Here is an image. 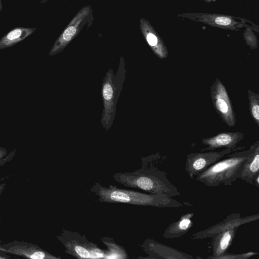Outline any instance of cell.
I'll return each mask as SVG.
<instances>
[{"label": "cell", "instance_id": "6", "mask_svg": "<svg viewBox=\"0 0 259 259\" xmlns=\"http://www.w3.org/2000/svg\"><path fill=\"white\" fill-rule=\"evenodd\" d=\"M235 151L226 148L221 151H209L189 153L187 155L185 170L191 179L204 171L226 155Z\"/></svg>", "mask_w": 259, "mask_h": 259}, {"label": "cell", "instance_id": "26", "mask_svg": "<svg viewBox=\"0 0 259 259\" xmlns=\"http://www.w3.org/2000/svg\"><path fill=\"white\" fill-rule=\"evenodd\" d=\"M203 1H204L206 2H210L212 1H214V0H203Z\"/></svg>", "mask_w": 259, "mask_h": 259}, {"label": "cell", "instance_id": "2", "mask_svg": "<svg viewBox=\"0 0 259 259\" xmlns=\"http://www.w3.org/2000/svg\"><path fill=\"white\" fill-rule=\"evenodd\" d=\"M115 181L124 186L140 189L152 194H164L172 197L181 196L171 183L166 172L156 168H142L132 172H118L113 175Z\"/></svg>", "mask_w": 259, "mask_h": 259}, {"label": "cell", "instance_id": "9", "mask_svg": "<svg viewBox=\"0 0 259 259\" xmlns=\"http://www.w3.org/2000/svg\"><path fill=\"white\" fill-rule=\"evenodd\" d=\"M244 135L240 132H221L212 137L203 138L201 142L207 147L200 151H212L222 147L231 148L235 151L242 150L244 147H237V145L243 140Z\"/></svg>", "mask_w": 259, "mask_h": 259}, {"label": "cell", "instance_id": "5", "mask_svg": "<svg viewBox=\"0 0 259 259\" xmlns=\"http://www.w3.org/2000/svg\"><path fill=\"white\" fill-rule=\"evenodd\" d=\"M211 101L215 112L223 121L229 127L235 126V111L226 87L219 77L216 78L210 88Z\"/></svg>", "mask_w": 259, "mask_h": 259}, {"label": "cell", "instance_id": "13", "mask_svg": "<svg viewBox=\"0 0 259 259\" xmlns=\"http://www.w3.org/2000/svg\"><path fill=\"white\" fill-rule=\"evenodd\" d=\"M8 247L9 251L21 256L34 259L58 258L35 245L22 242L12 243Z\"/></svg>", "mask_w": 259, "mask_h": 259}, {"label": "cell", "instance_id": "16", "mask_svg": "<svg viewBox=\"0 0 259 259\" xmlns=\"http://www.w3.org/2000/svg\"><path fill=\"white\" fill-rule=\"evenodd\" d=\"M112 75L109 72L103 85L102 94L104 102V112L102 123L107 126L112 117L114 108V86Z\"/></svg>", "mask_w": 259, "mask_h": 259}, {"label": "cell", "instance_id": "3", "mask_svg": "<svg viewBox=\"0 0 259 259\" xmlns=\"http://www.w3.org/2000/svg\"><path fill=\"white\" fill-rule=\"evenodd\" d=\"M258 141L248 150L236 152L218 161L197 175L195 180L210 187H217L221 184L231 185L239 178L245 161L253 152Z\"/></svg>", "mask_w": 259, "mask_h": 259}, {"label": "cell", "instance_id": "22", "mask_svg": "<svg viewBox=\"0 0 259 259\" xmlns=\"http://www.w3.org/2000/svg\"><path fill=\"white\" fill-rule=\"evenodd\" d=\"M243 35L246 44L248 45L251 49H254L257 48L258 41L256 36L251 31L249 28L246 29Z\"/></svg>", "mask_w": 259, "mask_h": 259}, {"label": "cell", "instance_id": "24", "mask_svg": "<svg viewBox=\"0 0 259 259\" xmlns=\"http://www.w3.org/2000/svg\"><path fill=\"white\" fill-rule=\"evenodd\" d=\"M7 151L6 149L0 147V160L3 159L7 155Z\"/></svg>", "mask_w": 259, "mask_h": 259}, {"label": "cell", "instance_id": "21", "mask_svg": "<svg viewBox=\"0 0 259 259\" xmlns=\"http://www.w3.org/2000/svg\"><path fill=\"white\" fill-rule=\"evenodd\" d=\"M258 254V252L252 251L238 254L230 253L227 251L218 256L217 259H247Z\"/></svg>", "mask_w": 259, "mask_h": 259}, {"label": "cell", "instance_id": "15", "mask_svg": "<svg viewBox=\"0 0 259 259\" xmlns=\"http://www.w3.org/2000/svg\"><path fill=\"white\" fill-rule=\"evenodd\" d=\"M259 175V141L251 155L245 161L239 179L253 185L256 177Z\"/></svg>", "mask_w": 259, "mask_h": 259}, {"label": "cell", "instance_id": "17", "mask_svg": "<svg viewBox=\"0 0 259 259\" xmlns=\"http://www.w3.org/2000/svg\"><path fill=\"white\" fill-rule=\"evenodd\" d=\"M35 30L34 28H16L0 39V50L11 47L21 41Z\"/></svg>", "mask_w": 259, "mask_h": 259}, {"label": "cell", "instance_id": "25", "mask_svg": "<svg viewBox=\"0 0 259 259\" xmlns=\"http://www.w3.org/2000/svg\"><path fill=\"white\" fill-rule=\"evenodd\" d=\"M5 187H6L5 183H2V184H0V195L2 194V193L3 192Z\"/></svg>", "mask_w": 259, "mask_h": 259}, {"label": "cell", "instance_id": "11", "mask_svg": "<svg viewBox=\"0 0 259 259\" xmlns=\"http://www.w3.org/2000/svg\"><path fill=\"white\" fill-rule=\"evenodd\" d=\"M183 16L187 18L195 17L194 20L206 23L208 25L224 29L235 30L243 26V23H239L235 19V17L229 16L207 14H194Z\"/></svg>", "mask_w": 259, "mask_h": 259}, {"label": "cell", "instance_id": "7", "mask_svg": "<svg viewBox=\"0 0 259 259\" xmlns=\"http://www.w3.org/2000/svg\"><path fill=\"white\" fill-rule=\"evenodd\" d=\"M259 214H254L243 218L241 217L239 213H233L227 216L223 221L209 227V228L198 231L193 234L190 239L199 240L212 238L216 234L230 228L238 227L258 220Z\"/></svg>", "mask_w": 259, "mask_h": 259}, {"label": "cell", "instance_id": "23", "mask_svg": "<svg viewBox=\"0 0 259 259\" xmlns=\"http://www.w3.org/2000/svg\"><path fill=\"white\" fill-rule=\"evenodd\" d=\"M14 154H13L12 152L9 154L8 156L4 158L3 159L0 160V166L4 165L6 162H7L9 159H11L14 155Z\"/></svg>", "mask_w": 259, "mask_h": 259}, {"label": "cell", "instance_id": "18", "mask_svg": "<svg viewBox=\"0 0 259 259\" xmlns=\"http://www.w3.org/2000/svg\"><path fill=\"white\" fill-rule=\"evenodd\" d=\"M146 40L154 53L160 59L167 57L168 51L162 40L152 29L145 32Z\"/></svg>", "mask_w": 259, "mask_h": 259}, {"label": "cell", "instance_id": "1", "mask_svg": "<svg viewBox=\"0 0 259 259\" xmlns=\"http://www.w3.org/2000/svg\"><path fill=\"white\" fill-rule=\"evenodd\" d=\"M91 192L101 202L122 203L139 206H151L160 208L180 207L179 201L164 194H152L117 188L113 185L106 187L96 183L90 188Z\"/></svg>", "mask_w": 259, "mask_h": 259}, {"label": "cell", "instance_id": "8", "mask_svg": "<svg viewBox=\"0 0 259 259\" xmlns=\"http://www.w3.org/2000/svg\"><path fill=\"white\" fill-rule=\"evenodd\" d=\"M142 247L149 255L146 258L155 259H193L191 254L158 242L153 239H147Z\"/></svg>", "mask_w": 259, "mask_h": 259}, {"label": "cell", "instance_id": "12", "mask_svg": "<svg viewBox=\"0 0 259 259\" xmlns=\"http://www.w3.org/2000/svg\"><path fill=\"white\" fill-rule=\"evenodd\" d=\"M88 12L87 9H82L77 14L55 43L49 53L50 55L56 54L63 49L69 42L78 31L79 25L87 15Z\"/></svg>", "mask_w": 259, "mask_h": 259}, {"label": "cell", "instance_id": "14", "mask_svg": "<svg viewBox=\"0 0 259 259\" xmlns=\"http://www.w3.org/2000/svg\"><path fill=\"white\" fill-rule=\"evenodd\" d=\"M193 212L182 215L180 219L170 224L165 230L163 236L166 239H176L185 235L193 226Z\"/></svg>", "mask_w": 259, "mask_h": 259}, {"label": "cell", "instance_id": "4", "mask_svg": "<svg viewBox=\"0 0 259 259\" xmlns=\"http://www.w3.org/2000/svg\"><path fill=\"white\" fill-rule=\"evenodd\" d=\"M58 238L65 247L66 252L76 258H105V251L89 241L84 235L64 230Z\"/></svg>", "mask_w": 259, "mask_h": 259}, {"label": "cell", "instance_id": "19", "mask_svg": "<svg viewBox=\"0 0 259 259\" xmlns=\"http://www.w3.org/2000/svg\"><path fill=\"white\" fill-rule=\"evenodd\" d=\"M108 246V252H105V258H127L128 255L124 248L108 239H101Z\"/></svg>", "mask_w": 259, "mask_h": 259}, {"label": "cell", "instance_id": "20", "mask_svg": "<svg viewBox=\"0 0 259 259\" xmlns=\"http://www.w3.org/2000/svg\"><path fill=\"white\" fill-rule=\"evenodd\" d=\"M250 114L255 123L259 126V94L247 90Z\"/></svg>", "mask_w": 259, "mask_h": 259}, {"label": "cell", "instance_id": "27", "mask_svg": "<svg viewBox=\"0 0 259 259\" xmlns=\"http://www.w3.org/2000/svg\"><path fill=\"white\" fill-rule=\"evenodd\" d=\"M0 6H1V0H0Z\"/></svg>", "mask_w": 259, "mask_h": 259}, {"label": "cell", "instance_id": "10", "mask_svg": "<svg viewBox=\"0 0 259 259\" xmlns=\"http://www.w3.org/2000/svg\"><path fill=\"white\" fill-rule=\"evenodd\" d=\"M238 228L236 227L229 229L213 236L210 242L212 255L207 258L217 259L218 256L226 252L232 243Z\"/></svg>", "mask_w": 259, "mask_h": 259}]
</instances>
